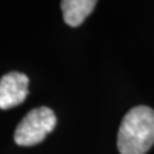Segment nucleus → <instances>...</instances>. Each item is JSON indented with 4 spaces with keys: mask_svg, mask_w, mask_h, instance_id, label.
I'll list each match as a JSON object with an SVG mask.
<instances>
[{
    "mask_svg": "<svg viewBox=\"0 0 154 154\" xmlns=\"http://www.w3.org/2000/svg\"><path fill=\"white\" fill-rule=\"evenodd\" d=\"M28 95V77L11 72L0 80V109H9L25 102Z\"/></svg>",
    "mask_w": 154,
    "mask_h": 154,
    "instance_id": "nucleus-3",
    "label": "nucleus"
},
{
    "mask_svg": "<svg viewBox=\"0 0 154 154\" xmlns=\"http://www.w3.org/2000/svg\"><path fill=\"white\" fill-rule=\"evenodd\" d=\"M94 0H64L60 3L64 22L71 27H77L82 23L95 9Z\"/></svg>",
    "mask_w": 154,
    "mask_h": 154,
    "instance_id": "nucleus-4",
    "label": "nucleus"
},
{
    "mask_svg": "<svg viewBox=\"0 0 154 154\" xmlns=\"http://www.w3.org/2000/svg\"><path fill=\"white\" fill-rule=\"evenodd\" d=\"M57 117L48 107H38L30 110L14 132V141L21 146H32L41 143L54 130Z\"/></svg>",
    "mask_w": 154,
    "mask_h": 154,
    "instance_id": "nucleus-2",
    "label": "nucleus"
},
{
    "mask_svg": "<svg viewBox=\"0 0 154 154\" xmlns=\"http://www.w3.org/2000/svg\"><path fill=\"white\" fill-rule=\"evenodd\" d=\"M154 145V109L134 107L125 114L118 130L117 146L121 154H146Z\"/></svg>",
    "mask_w": 154,
    "mask_h": 154,
    "instance_id": "nucleus-1",
    "label": "nucleus"
}]
</instances>
